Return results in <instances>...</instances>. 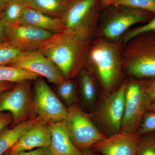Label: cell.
<instances>
[{"mask_svg":"<svg viewBox=\"0 0 155 155\" xmlns=\"http://www.w3.org/2000/svg\"><path fill=\"white\" fill-rule=\"evenodd\" d=\"M92 41L64 31L55 33L38 49L66 79L75 77L86 64Z\"/></svg>","mask_w":155,"mask_h":155,"instance_id":"6da1fadb","label":"cell"},{"mask_svg":"<svg viewBox=\"0 0 155 155\" xmlns=\"http://www.w3.org/2000/svg\"><path fill=\"white\" fill-rule=\"evenodd\" d=\"M92 42L87 61L107 94L115 91L122 77V39L112 41L96 35Z\"/></svg>","mask_w":155,"mask_h":155,"instance_id":"7a4b0ae2","label":"cell"},{"mask_svg":"<svg viewBox=\"0 0 155 155\" xmlns=\"http://www.w3.org/2000/svg\"><path fill=\"white\" fill-rule=\"evenodd\" d=\"M122 67L138 80L155 78V38L154 32L137 35L125 43Z\"/></svg>","mask_w":155,"mask_h":155,"instance_id":"3957f363","label":"cell"},{"mask_svg":"<svg viewBox=\"0 0 155 155\" xmlns=\"http://www.w3.org/2000/svg\"><path fill=\"white\" fill-rule=\"evenodd\" d=\"M101 4V0H72L61 18L64 31L93 40Z\"/></svg>","mask_w":155,"mask_h":155,"instance_id":"277c9868","label":"cell"},{"mask_svg":"<svg viewBox=\"0 0 155 155\" xmlns=\"http://www.w3.org/2000/svg\"><path fill=\"white\" fill-rule=\"evenodd\" d=\"M103 18L97 29L96 35L108 41H116L130 29L139 23H145L155 17V14L143 11L120 6H113Z\"/></svg>","mask_w":155,"mask_h":155,"instance_id":"5b68a950","label":"cell"},{"mask_svg":"<svg viewBox=\"0 0 155 155\" xmlns=\"http://www.w3.org/2000/svg\"><path fill=\"white\" fill-rule=\"evenodd\" d=\"M64 121L71 140L81 151L93 147L107 137L94 125L89 115L76 104L68 108Z\"/></svg>","mask_w":155,"mask_h":155,"instance_id":"8992f818","label":"cell"},{"mask_svg":"<svg viewBox=\"0 0 155 155\" xmlns=\"http://www.w3.org/2000/svg\"><path fill=\"white\" fill-rule=\"evenodd\" d=\"M152 101L147 94L146 80L127 82L125 92V109L120 131L137 132L145 114Z\"/></svg>","mask_w":155,"mask_h":155,"instance_id":"52a82bcc","label":"cell"},{"mask_svg":"<svg viewBox=\"0 0 155 155\" xmlns=\"http://www.w3.org/2000/svg\"><path fill=\"white\" fill-rule=\"evenodd\" d=\"M31 81L16 83L13 88L0 96V113L7 111L11 113L13 117L11 127L35 118Z\"/></svg>","mask_w":155,"mask_h":155,"instance_id":"ba28073f","label":"cell"},{"mask_svg":"<svg viewBox=\"0 0 155 155\" xmlns=\"http://www.w3.org/2000/svg\"><path fill=\"white\" fill-rule=\"evenodd\" d=\"M35 80L33 117H38L48 122L64 121L67 118L68 108L44 79L39 77Z\"/></svg>","mask_w":155,"mask_h":155,"instance_id":"9c48e42d","label":"cell"},{"mask_svg":"<svg viewBox=\"0 0 155 155\" xmlns=\"http://www.w3.org/2000/svg\"><path fill=\"white\" fill-rule=\"evenodd\" d=\"M127 84V81H125L117 90L107 94L95 114L96 119L109 136L119 133L121 130Z\"/></svg>","mask_w":155,"mask_h":155,"instance_id":"30bf717a","label":"cell"},{"mask_svg":"<svg viewBox=\"0 0 155 155\" xmlns=\"http://www.w3.org/2000/svg\"><path fill=\"white\" fill-rule=\"evenodd\" d=\"M9 66L35 73L57 86L65 79L58 67L38 49L25 51Z\"/></svg>","mask_w":155,"mask_h":155,"instance_id":"8fae6325","label":"cell"},{"mask_svg":"<svg viewBox=\"0 0 155 155\" xmlns=\"http://www.w3.org/2000/svg\"><path fill=\"white\" fill-rule=\"evenodd\" d=\"M54 34L27 24L7 23V40L12 42L25 51L38 49Z\"/></svg>","mask_w":155,"mask_h":155,"instance_id":"7c38bea8","label":"cell"},{"mask_svg":"<svg viewBox=\"0 0 155 155\" xmlns=\"http://www.w3.org/2000/svg\"><path fill=\"white\" fill-rule=\"evenodd\" d=\"M141 136L137 132L120 131L107 137L93 147L104 155H137Z\"/></svg>","mask_w":155,"mask_h":155,"instance_id":"4fadbf2b","label":"cell"},{"mask_svg":"<svg viewBox=\"0 0 155 155\" xmlns=\"http://www.w3.org/2000/svg\"><path fill=\"white\" fill-rule=\"evenodd\" d=\"M51 142L49 123L40 119L23 134L17 143L6 153L49 147Z\"/></svg>","mask_w":155,"mask_h":155,"instance_id":"5bb4252c","label":"cell"},{"mask_svg":"<svg viewBox=\"0 0 155 155\" xmlns=\"http://www.w3.org/2000/svg\"><path fill=\"white\" fill-rule=\"evenodd\" d=\"M49 123L51 131L49 148L52 155H82L69 137L64 120Z\"/></svg>","mask_w":155,"mask_h":155,"instance_id":"9a60e30c","label":"cell"},{"mask_svg":"<svg viewBox=\"0 0 155 155\" xmlns=\"http://www.w3.org/2000/svg\"><path fill=\"white\" fill-rule=\"evenodd\" d=\"M18 23L32 25L54 34L64 31L61 19L50 17L28 6Z\"/></svg>","mask_w":155,"mask_h":155,"instance_id":"2e32d148","label":"cell"},{"mask_svg":"<svg viewBox=\"0 0 155 155\" xmlns=\"http://www.w3.org/2000/svg\"><path fill=\"white\" fill-rule=\"evenodd\" d=\"M40 119L38 117L31 118L10 129H4L0 133V155L8 152L23 134Z\"/></svg>","mask_w":155,"mask_h":155,"instance_id":"e0dca14e","label":"cell"},{"mask_svg":"<svg viewBox=\"0 0 155 155\" xmlns=\"http://www.w3.org/2000/svg\"><path fill=\"white\" fill-rule=\"evenodd\" d=\"M72 0H23L29 8L54 18L61 19Z\"/></svg>","mask_w":155,"mask_h":155,"instance_id":"ac0fdd59","label":"cell"},{"mask_svg":"<svg viewBox=\"0 0 155 155\" xmlns=\"http://www.w3.org/2000/svg\"><path fill=\"white\" fill-rule=\"evenodd\" d=\"M39 75L11 66H0V82L17 83L25 80H35Z\"/></svg>","mask_w":155,"mask_h":155,"instance_id":"d6986e66","label":"cell"},{"mask_svg":"<svg viewBox=\"0 0 155 155\" xmlns=\"http://www.w3.org/2000/svg\"><path fill=\"white\" fill-rule=\"evenodd\" d=\"M26 7L23 0H9L2 13V16L7 24L18 23Z\"/></svg>","mask_w":155,"mask_h":155,"instance_id":"ffe728a7","label":"cell"},{"mask_svg":"<svg viewBox=\"0 0 155 155\" xmlns=\"http://www.w3.org/2000/svg\"><path fill=\"white\" fill-rule=\"evenodd\" d=\"M80 84L81 96L84 101L90 104L94 101L96 88L93 77L89 71L82 69L80 73Z\"/></svg>","mask_w":155,"mask_h":155,"instance_id":"44dd1931","label":"cell"},{"mask_svg":"<svg viewBox=\"0 0 155 155\" xmlns=\"http://www.w3.org/2000/svg\"><path fill=\"white\" fill-rule=\"evenodd\" d=\"M25 51L10 41H0V66L11 65Z\"/></svg>","mask_w":155,"mask_h":155,"instance_id":"7402d4cb","label":"cell"},{"mask_svg":"<svg viewBox=\"0 0 155 155\" xmlns=\"http://www.w3.org/2000/svg\"><path fill=\"white\" fill-rule=\"evenodd\" d=\"M59 96L69 107L75 104L76 97L75 83L72 79H64L57 85Z\"/></svg>","mask_w":155,"mask_h":155,"instance_id":"603a6c76","label":"cell"},{"mask_svg":"<svg viewBox=\"0 0 155 155\" xmlns=\"http://www.w3.org/2000/svg\"><path fill=\"white\" fill-rule=\"evenodd\" d=\"M120 6L140 9L155 14V0H114L106 6Z\"/></svg>","mask_w":155,"mask_h":155,"instance_id":"cb8c5ba5","label":"cell"},{"mask_svg":"<svg viewBox=\"0 0 155 155\" xmlns=\"http://www.w3.org/2000/svg\"><path fill=\"white\" fill-rule=\"evenodd\" d=\"M155 32V17L144 25L130 28L124 35L122 40L125 44L128 41L137 35L146 32Z\"/></svg>","mask_w":155,"mask_h":155,"instance_id":"d4e9b609","label":"cell"},{"mask_svg":"<svg viewBox=\"0 0 155 155\" xmlns=\"http://www.w3.org/2000/svg\"><path fill=\"white\" fill-rule=\"evenodd\" d=\"M155 131V112L147 111L143 117L137 132L140 135Z\"/></svg>","mask_w":155,"mask_h":155,"instance_id":"484cf974","label":"cell"},{"mask_svg":"<svg viewBox=\"0 0 155 155\" xmlns=\"http://www.w3.org/2000/svg\"><path fill=\"white\" fill-rule=\"evenodd\" d=\"M137 155H155V137L147 136L142 138L139 146Z\"/></svg>","mask_w":155,"mask_h":155,"instance_id":"4316f807","label":"cell"},{"mask_svg":"<svg viewBox=\"0 0 155 155\" xmlns=\"http://www.w3.org/2000/svg\"><path fill=\"white\" fill-rule=\"evenodd\" d=\"M49 147L41 148L31 150L21 151L9 153L6 155H51Z\"/></svg>","mask_w":155,"mask_h":155,"instance_id":"83f0119b","label":"cell"},{"mask_svg":"<svg viewBox=\"0 0 155 155\" xmlns=\"http://www.w3.org/2000/svg\"><path fill=\"white\" fill-rule=\"evenodd\" d=\"M13 117L10 113H0V133L8 125H12Z\"/></svg>","mask_w":155,"mask_h":155,"instance_id":"f1b7e54d","label":"cell"},{"mask_svg":"<svg viewBox=\"0 0 155 155\" xmlns=\"http://www.w3.org/2000/svg\"><path fill=\"white\" fill-rule=\"evenodd\" d=\"M146 87L147 94L152 102L155 101V78L146 80Z\"/></svg>","mask_w":155,"mask_h":155,"instance_id":"f546056e","label":"cell"},{"mask_svg":"<svg viewBox=\"0 0 155 155\" xmlns=\"http://www.w3.org/2000/svg\"><path fill=\"white\" fill-rule=\"evenodd\" d=\"M6 31L7 23L3 19L2 14L0 13V41L7 40Z\"/></svg>","mask_w":155,"mask_h":155,"instance_id":"4dcf8cb0","label":"cell"},{"mask_svg":"<svg viewBox=\"0 0 155 155\" xmlns=\"http://www.w3.org/2000/svg\"><path fill=\"white\" fill-rule=\"evenodd\" d=\"M15 83L8 82H0V96L4 92L8 91L13 88Z\"/></svg>","mask_w":155,"mask_h":155,"instance_id":"1f68e13d","label":"cell"},{"mask_svg":"<svg viewBox=\"0 0 155 155\" xmlns=\"http://www.w3.org/2000/svg\"><path fill=\"white\" fill-rule=\"evenodd\" d=\"M9 1V0H0V13L1 14Z\"/></svg>","mask_w":155,"mask_h":155,"instance_id":"d6a6232c","label":"cell"},{"mask_svg":"<svg viewBox=\"0 0 155 155\" xmlns=\"http://www.w3.org/2000/svg\"><path fill=\"white\" fill-rule=\"evenodd\" d=\"M148 111L155 112V101L152 102L151 104H150L149 108Z\"/></svg>","mask_w":155,"mask_h":155,"instance_id":"836d02e7","label":"cell"},{"mask_svg":"<svg viewBox=\"0 0 155 155\" xmlns=\"http://www.w3.org/2000/svg\"><path fill=\"white\" fill-rule=\"evenodd\" d=\"M112 1H114V0H101V3L103 5L106 6L108 3Z\"/></svg>","mask_w":155,"mask_h":155,"instance_id":"e575fe53","label":"cell"},{"mask_svg":"<svg viewBox=\"0 0 155 155\" xmlns=\"http://www.w3.org/2000/svg\"><path fill=\"white\" fill-rule=\"evenodd\" d=\"M82 155H95L93 153L90 152H82Z\"/></svg>","mask_w":155,"mask_h":155,"instance_id":"d590c367","label":"cell"},{"mask_svg":"<svg viewBox=\"0 0 155 155\" xmlns=\"http://www.w3.org/2000/svg\"><path fill=\"white\" fill-rule=\"evenodd\" d=\"M154 36L155 38V32H154Z\"/></svg>","mask_w":155,"mask_h":155,"instance_id":"8d00e7d4","label":"cell"},{"mask_svg":"<svg viewBox=\"0 0 155 155\" xmlns=\"http://www.w3.org/2000/svg\"><path fill=\"white\" fill-rule=\"evenodd\" d=\"M155 137V135H154Z\"/></svg>","mask_w":155,"mask_h":155,"instance_id":"74e56055","label":"cell"},{"mask_svg":"<svg viewBox=\"0 0 155 155\" xmlns=\"http://www.w3.org/2000/svg\"></svg>","mask_w":155,"mask_h":155,"instance_id":"f35d334b","label":"cell"}]
</instances>
